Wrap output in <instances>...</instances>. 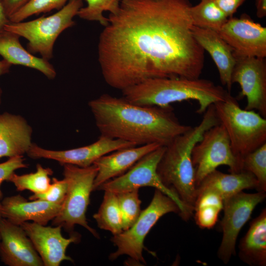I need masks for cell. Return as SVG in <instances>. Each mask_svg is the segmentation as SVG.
I'll return each mask as SVG.
<instances>
[{
	"mask_svg": "<svg viewBox=\"0 0 266 266\" xmlns=\"http://www.w3.org/2000/svg\"><path fill=\"white\" fill-rule=\"evenodd\" d=\"M189 0H121L99 40L105 82L120 90L156 77L198 79L204 50L195 39Z\"/></svg>",
	"mask_w": 266,
	"mask_h": 266,
	"instance_id": "6da1fadb",
	"label": "cell"
},
{
	"mask_svg": "<svg viewBox=\"0 0 266 266\" xmlns=\"http://www.w3.org/2000/svg\"><path fill=\"white\" fill-rule=\"evenodd\" d=\"M101 135L136 145L166 146L192 127L180 123L171 106H143L104 94L89 102Z\"/></svg>",
	"mask_w": 266,
	"mask_h": 266,
	"instance_id": "7a4b0ae2",
	"label": "cell"
},
{
	"mask_svg": "<svg viewBox=\"0 0 266 266\" xmlns=\"http://www.w3.org/2000/svg\"><path fill=\"white\" fill-rule=\"evenodd\" d=\"M123 97L139 105L167 106L184 100L198 102V114L204 113L211 104L227 99L231 94L211 80L182 77L147 79L122 91Z\"/></svg>",
	"mask_w": 266,
	"mask_h": 266,
	"instance_id": "3957f363",
	"label": "cell"
},
{
	"mask_svg": "<svg viewBox=\"0 0 266 266\" xmlns=\"http://www.w3.org/2000/svg\"><path fill=\"white\" fill-rule=\"evenodd\" d=\"M219 123L212 104L204 113L198 125L176 136L165 146L157 166V172L163 183L174 192L184 204L194 210L197 188L192 151L203 133Z\"/></svg>",
	"mask_w": 266,
	"mask_h": 266,
	"instance_id": "277c9868",
	"label": "cell"
},
{
	"mask_svg": "<svg viewBox=\"0 0 266 266\" xmlns=\"http://www.w3.org/2000/svg\"><path fill=\"white\" fill-rule=\"evenodd\" d=\"M214 106L241 167L245 156L266 143V119L255 110L241 108L231 95L225 100L214 103Z\"/></svg>",
	"mask_w": 266,
	"mask_h": 266,
	"instance_id": "5b68a950",
	"label": "cell"
},
{
	"mask_svg": "<svg viewBox=\"0 0 266 266\" xmlns=\"http://www.w3.org/2000/svg\"><path fill=\"white\" fill-rule=\"evenodd\" d=\"M83 6V0H70L53 15L27 22H10L3 29L26 39L28 51L49 61L53 57L56 39L63 31L74 25L73 18Z\"/></svg>",
	"mask_w": 266,
	"mask_h": 266,
	"instance_id": "8992f818",
	"label": "cell"
},
{
	"mask_svg": "<svg viewBox=\"0 0 266 266\" xmlns=\"http://www.w3.org/2000/svg\"><path fill=\"white\" fill-rule=\"evenodd\" d=\"M63 166L64 178L67 184V192L60 212L52 220V224L60 226L72 233L75 226L78 225L99 238L96 231L88 225L86 215L98 168L94 164L86 167L70 164Z\"/></svg>",
	"mask_w": 266,
	"mask_h": 266,
	"instance_id": "52a82bcc",
	"label": "cell"
},
{
	"mask_svg": "<svg viewBox=\"0 0 266 266\" xmlns=\"http://www.w3.org/2000/svg\"><path fill=\"white\" fill-rule=\"evenodd\" d=\"M171 212L179 215L180 211L178 205L171 198L156 189L151 202L141 210L133 225L111 238L117 250L110 254L109 259L115 260L126 255L136 263L145 264L142 255L143 250L145 248V238L162 216Z\"/></svg>",
	"mask_w": 266,
	"mask_h": 266,
	"instance_id": "ba28073f",
	"label": "cell"
},
{
	"mask_svg": "<svg viewBox=\"0 0 266 266\" xmlns=\"http://www.w3.org/2000/svg\"><path fill=\"white\" fill-rule=\"evenodd\" d=\"M165 150L161 146L148 153L123 174L101 184L97 190L110 191L116 194L139 190L142 187L155 188L171 198L178 205L179 216L185 221L193 214L194 210L183 203L178 196L162 182L157 172L159 162Z\"/></svg>",
	"mask_w": 266,
	"mask_h": 266,
	"instance_id": "9c48e42d",
	"label": "cell"
},
{
	"mask_svg": "<svg viewBox=\"0 0 266 266\" xmlns=\"http://www.w3.org/2000/svg\"><path fill=\"white\" fill-rule=\"evenodd\" d=\"M192 162L196 188L207 175L220 166H228L232 173L242 171L240 163L233 152L227 132L221 123L203 133L192 149Z\"/></svg>",
	"mask_w": 266,
	"mask_h": 266,
	"instance_id": "30bf717a",
	"label": "cell"
},
{
	"mask_svg": "<svg viewBox=\"0 0 266 266\" xmlns=\"http://www.w3.org/2000/svg\"><path fill=\"white\" fill-rule=\"evenodd\" d=\"M266 197L265 192L249 194L241 191L224 200V216L220 223L223 237L217 254L225 264L235 254L236 241L239 232L250 219L255 208Z\"/></svg>",
	"mask_w": 266,
	"mask_h": 266,
	"instance_id": "8fae6325",
	"label": "cell"
},
{
	"mask_svg": "<svg viewBox=\"0 0 266 266\" xmlns=\"http://www.w3.org/2000/svg\"><path fill=\"white\" fill-rule=\"evenodd\" d=\"M232 49L235 57H266V28L242 14L228 18L218 32Z\"/></svg>",
	"mask_w": 266,
	"mask_h": 266,
	"instance_id": "7c38bea8",
	"label": "cell"
},
{
	"mask_svg": "<svg viewBox=\"0 0 266 266\" xmlns=\"http://www.w3.org/2000/svg\"><path fill=\"white\" fill-rule=\"evenodd\" d=\"M232 83H238L239 98H246L247 110H257L266 117V62L265 58L235 57Z\"/></svg>",
	"mask_w": 266,
	"mask_h": 266,
	"instance_id": "4fadbf2b",
	"label": "cell"
},
{
	"mask_svg": "<svg viewBox=\"0 0 266 266\" xmlns=\"http://www.w3.org/2000/svg\"><path fill=\"white\" fill-rule=\"evenodd\" d=\"M135 146L131 142L100 135L97 141L91 144L66 150H47L32 144L27 154L33 159H51L62 165L70 164L86 167L92 165L97 160L105 155Z\"/></svg>",
	"mask_w": 266,
	"mask_h": 266,
	"instance_id": "5bb4252c",
	"label": "cell"
},
{
	"mask_svg": "<svg viewBox=\"0 0 266 266\" xmlns=\"http://www.w3.org/2000/svg\"><path fill=\"white\" fill-rule=\"evenodd\" d=\"M20 226L32 242L44 266H59L64 261L73 262L66 254L67 247L77 242L79 236L73 233L68 238L62 235L60 226L42 225L34 222H25Z\"/></svg>",
	"mask_w": 266,
	"mask_h": 266,
	"instance_id": "9a60e30c",
	"label": "cell"
},
{
	"mask_svg": "<svg viewBox=\"0 0 266 266\" xmlns=\"http://www.w3.org/2000/svg\"><path fill=\"white\" fill-rule=\"evenodd\" d=\"M0 258L8 266H43L41 258L24 229L0 220Z\"/></svg>",
	"mask_w": 266,
	"mask_h": 266,
	"instance_id": "2e32d148",
	"label": "cell"
},
{
	"mask_svg": "<svg viewBox=\"0 0 266 266\" xmlns=\"http://www.w3.org/2000/svg\"><path fill=\"white\" fill-rule=\"evenodd\" d=\"M26 200L20 195L5 197L0 201L2 217L20 225L32 221L47 225L59 213L62 204L43 200Z\"/></svg>",
	"mask_w": 266,
	"mask_h": 266,
	"instance_id": "e0dca14e",
	"label": "cell"
},
{
	"mask_svg": "<svg viewBox=\"0 0 266 266\" xmlns=\"http://www.w3.org/2000/svg\"><path fill=\"white\" fill-rule=\"evenodd\" d=\"M161 145L148 144L128 147L105 155L93 164L98 168L94 180L93 191L101 184L126 172L143 156Z\"/></svg>",
	"mask_w": 266,
	"mask_h": 266,
	"instance_id": "ac0fdd59",
	"label": "cell"
},
{
	"mask_svg": "<svg viewBox=\"0 0 266 266\" xmlns=\"http://www.w3.org/2000/svg\"><path fill=\"white\" fill-rule=\"evenodd\" d=\"M192 32L198 43L210 54L217 67L222 84L230 93L232 74L236 63L232 49L216 31L193 25Z\"/></svg>",
	"mask_w": 266,
	"mask_h": 266,
	"instance_id": "d6986e66",
	"label": "cell"
},
{
	"mask_svg": "<svg viewBox=\"0 0 266 266\" xmlns=\"http://www.w3.org/2000/svg\"><path fill=\"white\" fill-rule=\"evenodd\" d=\"M32 129L21 116L5 112L0 114V159L23 156L32 143Z\"/></svg>",
	"mask_w": 266,
	"mask_h": 266,
	"instance_id": "ffe728a7",
	"label": "cell"
},
{
	"mask_svg": "<svg viewBox=\"0 0 266 266\" xmlns=\"http://www.w3.org/2000/svg\"><path fill=\"white\" fill-rule=\"evenodd\" d=\"M20 36L13 32L0 30V55L12 65H20L37 70L49 79H54L56 71L49 61L34 56L25 49L20 42Z\"/></svg>",
	"mask_w": 266,
	"mask_h": 266,
	"instance_id": "44dd1931",
	"label": "cell"
},
{
	"mask_svg": "<svg viewBox=\"0 0 266 266\" xmlns=\"http://www.w3.org/2000/svg\"><path fill=\"white\" fill-rule=\"evenodd\" d=\"M258 183L250 172L242 171L236 173H225L217 169L207 175L197 187V195L204 191H212L224 200L243 190L257 189Z\"/></svg>",
	"mask_w": 266,
	"mask_h": 266,
	"instance_id": "7402d4cb",
	"label": "cell"
},
{
	"mask_svg": "<svg viewBox=\"0 0 266 266\" xmlns=\"http://www.w3.org/2000/svg\"><path fill=\"white\" fill-rule=\"evenodd\" d=\"M239 258L252 266L266 265V209L250 224L239 244Z\"/></svg>",
	"mask_w": 266,
	"mask_h": 266,
	"instance_id": "603a6c76",
	"label": "cell"
},
{
	"mask_svg": "<svg viewBox=\"0 0 266 266\" xmlns=\"http://www.w3.org/2000/svg\"><path fill=\"white\" fill-rule=\"evenodd\" d=\"M104 191L102 201L93 218L99 228L116 235L123 231L117 195L110 191Z\"/></svg>",
	"mask_w": 266,
	"mask_h": 266,
	"instance_id": "cb8c5ba5",
	"label": "cell"
},
{
	"mask_svg": "<svg viewBox=\"0 0 266 266\" xmlns=\"http://www.w3.org/2000/svg\"><path fill=\"white\" fill-rule=\"evenodd\" d=\"M193 25L218 32L228 19V17L217 5L214 0H201L190 8Z\"/></svg>",
	"mask_w": 266,
	"mask_h": 266,
	"instance_id": "d4e9b609",
	"label": "cell"
},
{
	"mask_svg": "<svg viewBox=\"0 0 266 266\" xmlns=\"http://www.w3.org/2000/svg\"><path fill=\"white\" fill-rule=\"evenodd\" d=\"M52 174L51 168L37 164L35 172L23 175H18L14 172L8 181L12 182L17 191L29 190L33 194H40L46 191L50 186L49 177Z\"/></svg>",
	"mask_w": 266,
	"mask_h": 266,
	"instance_id": "484cf974",
	"label": "cell"
},
{
	"mask_svg": "<svg viewBox=\"0 0 266 266\" xmlns=\"http://www.w3.org/2000/svg\"><path fill=\"white\" fill-rule=\"evenodd\" d=\"M86 6L81 7L78 13L80 18L99 22L103 27L108 24V18L103 15L104 11L115 14L119 10L121 0H84Z\"/></svg>",
	"mask_w": 266,
	"mask_h": 266,
	"instance_id": "4316f807",
	"label": "cell"
},
{
	"mask_svg": "<svg viewBox=\"0 0 266 266\" xmlns=\"http://www.w3.org/2000/svg\"><path fill=\"white\" fill-rule=\"evenodd\" d=\"M242 171L252 173L257 180L258 192L266 191V143L245 156L241 162Z\"/></svg>",
	"mask_w": 266,
	"mask_h": 266,
	"instance_id": "83f0119b",
	"label": "cell"
},
{
	"mask_svg": "<svg viewBox=\"0 0 266 266\" xmlns=\"http://www.w3.org/2000/svg\"><path fill=\"white\" fill-rule=\"evenodd\" d=\"M116 195L121 213L123 230L125 231L131 228L139 217L141 211V201L137 189Z\"/></svg>",
	"mask_w": 266,
	"mask_h": 266,
	"instance_id": "f1b7e54d",
	"label": "cell"
},
{
	"mask_svg": "<svg viewBox=\"0 0 266 266\" xmlns=\"http://www.w3.org/2000/svg\"><path fill=\"white\" fill-rule=\"evenodd\" d=\"M69 0H30L12 15L9 18V20L10 22H19L33 15L50 12L54 9L59 10Z\"/></svg>",
	"mask_w": 266,
	"mask_h": 266,
	"instance_id": "f546056e",
	"label": "cell"
},
{
	"mask_svg": "<svg viewBox=\"0 0 266 266\" xmlns=\"http://www.w3.org/2000/svg\"><path fill=\"white\" fill-rule=\"evenodd\" d=\"M67 189V184L64 178L59 180L52 179L48 190L40 194H33L29 198V200H43L50 202L62 204L65 199Z\"/></svg>",
	"mask_w": 266,
	"mask_h": 266,
	"instance_id": "4dcf8cb0",
	"label": "cell"
},
{
	"mask_svg": "<svg viewBox=\"0 0 266 266\" xmlns=\"http://www.w3.org/2000/svg\"><path fill=\"white\" fill-rule=\"evenodd\" d=\"M222 209L209 204L195 205V219L197 225L201 229L213 228L218 221L219 214Z\"/></svg>",
	"mask_w": 266,
	"mask_h": 266,
	"instance_id": "1f68e13d",
	"label": "cell"
},
{
	"mask_svg": "<svg viewBox=\"0 0 266 266\" xmlns=\"http://www.w3.org/2000/svg\"><path fill=\"white\" fill-rule=\"evenodd\" d=\"M23 156H18L9 158V159L0 163V201L3 199V194L0 186L4 181H8L11 175L17 169L25 168L28 165L24 163Z\"/></svg>",
	"mask_w": 266,
	"mask_h": 266,
	"instance_id": "d6a6232c",
	"label": "cell"
},
{
	"mask_svg": "<svg viewBox=\"0 0 266 266\" xmlns=\"http://www.w3.org/2000/svg\"><path fill=\"white\" fill-rule=\"evenodd\" d=\"M217 5L228 18L233 17L234 13L246 0H214Z\"/></svg>",
	"mask_w": 266,
	"mask_h": 266,
	"instance_id": "836d02e7",
	"label": "cell"
},
{
	"mask_svg": "<svg viewBox=\"0 0 266 266\" xmlns=\"http://www.w3.org/2000/svg\"><path fill=\"white\" fill-rule=\"evenodd\" d=\"M30 0H0L4 12L9 18Z\"/></svg>",
	"mask_w": 266,
	"mask_h": 266,
	"instance_id": "e575fe53",
	"label": "cell"
},
{
	"mask_svg": "<svg viewBox=\"0 0 266 266\" xmlns=\"http://www.w3.org/2000/svg\"><path fill=\"white\" fill-rule=\"evenodd\" d=\"M256 15L259 18L266 16V0H255Z\"/></svg>",
	"mask_w": 266,
	"mask_h": 266,
	"instance_id": "d590c367",
	"label": "cell"
},
{
	"mask_svg": "<svg viewBox=\"0 0 266 266\" xmlns=\"http://www.w3.org/2000/svg\"><path fill=\"white\" fill-rule=\"evenodd\" d=\"M11 66L12 65L10 63L4 59L0 61V76L8 73L9 71ZM1 94V90L0 89V102Z\"/></svg>",
	"mask_w": 266,
	"mask_h": 266,
	"instance_id": "8d00e7d4",
	"label": "cell"
},
{
	"mask_svg": "<svg viewBox=\"0 0 266 266\" xmlns=\"http://www.w3.org/2000/svg\"><path fill=\"white\" fill-rule=\"evenodd\" d=\"M9 22V19L6 15L0 1V30H2L4 26Z\"/></svg>",
	"mask_w": 266,
	"mask_h": 266,
	"instance_id": "74e56055",
	"label": "cell"
},
{
	"mask_svg": "<svg viewBox=\"0 0 266 266\" xmlns=\"http://www.w3.org/2000/svg\"><path fill=\"white\" fill-rule=\"evenodd\" d=\"M1 211V204L0 201V220L2 218Z\"/></svg>",
	"mask_w": 266,
	"mask_h": 266,
	"instance_id": "f35d334b",
	"label": "cell"
},
{
	"mask_svg": "<svg viewBox=\"0 0 266 266\" xmlns=\"http://www.w3.org/2000/svg\"></svg>",
	"mask_w": 266,
	"mask_h": 266,
	"instance_id": "ab89813d",
	"label": "cell"
}]
</instances>
